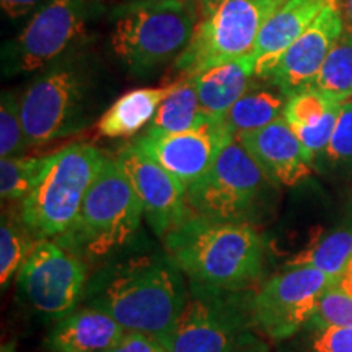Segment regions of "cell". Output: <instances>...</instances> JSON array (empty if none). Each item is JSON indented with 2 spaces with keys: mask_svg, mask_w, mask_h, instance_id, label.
Returning a JSON list of instances; mask_svg holds the SVG:
<instances>
[{
  "mask_svg": "<svg viewBox=\"0 0 352 352\" xmlns=\"http://www.w3.org/2000/svg\"><path fill=\"white\" fill-rule=\"evenodd\" d=\"M183 272L168 254H138L104 264L88 279L87 305L100 308L126 331L164 340L186 305Z\"/></svg>",
  "mask_w": 352,
  "mask_h": 352,
  "instance_id": "6da1fadb",
  "label": "cell"
},
{
  "mask_svg": "<svg viewBox=\"0 0 352 352\" xmlns=\"http://www.w3.org/2000/svg\"><path fill=\"white\" fill-rule=\"evenodd\" d=\"M164 240L165 253L196 287L252 292L264 274L266 243L252 223L192 214Z\"/></svg>",
  "mask_w": 352,
  "mask_h": 352,
  "instance_id": "7a4b0ae2",
  "label": "cell"
},
{
  "mask_svg": "<svg viewBox=\"0 0 352 352\" xmlns=\"http://www.w3.org/2000/svg\"><path fill=\"white\" fill-rule=\"evenodd\" d=\"M111 47L135 76L183 54L199 21L197 0H127L111 13Z\"/></svg>",
  "mask_w": 352,
  "mask_h": 352,
  "instance_id": "3957f363",
  "label": "cell"
},
{
  "mask_svg": "<svg viewBox=\"0 0 352 352\" xmlns=\"http://www.w3.org/2000/svg\"><path fill=\"white\" fill-rule=\"evenodd\" d=\"M144 217V208L131 179L116 158H107L103 168L83 197L82 208L59 243L83 261L113 256L134 239Z\"/></svg>",
  "mask_w": 352,
  "mask_h": 352,
  "instance_id": "277c9868",
  "label": "cell"
},
{
  "mask_svg": "<svg viewBox=\"0 0 352 352\" xmlns=\"http://www.w3.org/2000/svg\"><path fill=\"white\" fill-rule=\"evenodd\" d=\"M104 162L91 144H72L47 155L38 183L20 204L21 219L36 240L57 239L74 226Z\"/></svg>",
  "mask_w": 352,
  "mask_h": 352,
  "instance_id": "5b68a950",
  "label": "cell"
},
{
  "mask_svg": "<svg viewBox=\"0 0 352 352\" xmlns=\"http://www.w3.org/2000/svg\"><path fill=\"white\" fill-rule=\"evenodd\" d=\"M252 292L191 285L183 311L162 340L168 352H241L263 342L252 316Z\"/></svg>",
  "mask_w": 352,
  "mask_h": 352,
  "instance_id": "8992f818",
  "label": "cell"
},
{
  "mask_svg": "<svg viewBox=\"0 0 352 352\" xmlns=\"http://www.w3.org/2000/svg\"><path fill=\"white\" fill-rule=\"evenodd\" d=\"M285 0H215L199 10L195 34L176 69L195 77L215 65L253 54L267 19Z\"/></svg>",
  "mask_w": 352,
  "mask_h": 352,
  "instance_id": "52a82bcc",
  "label": "cell"
},
{
  "mask_svg": "<svg viewBox=\"0 0 352 352\" xmlns=\"http://www.w3.org/2000/svg\"><path fill=\"white\" fill-rule=\"evenodd\" d=\"M91 87L76 63L51 65L25 88L20 116L28 147L77 134L90 124Z\"/></svg>",
  "mask_w": 352,
  "mask_h": 352,
  "instance_id": "ba28073f",
  "label": "cell"
},
{
  "mask_svg": "<svg viewBox=\"0 0 352 352\" xmlns=\"http://www.w3.org/2000/svg\"><path fill=\"white\" fill-rule=\"evenodd\" d=\"M274 188L276 184L235 138L212 168L186 189V199L195 215L252 223L266 208Z\"/></svg>",
  "mask_w": 352,
  "mask_h": 352,
  "instance_id": "9c48e42d",
  "label": "cell"
},
{
  "mask_svg": "<svg viewBox=\"0 0 352 352\" xmlns=\"http://www.w3.org/2000/svg\"><path fill=\"white\" fill-rule=\"evenodd\" d=\"M340 277L310 266L287 267L270 277L253 290L254 328L276 342L290 340L310 323L320 298Z\"/></svg>",
  "mask_w": 352,
  "mask_h": 352,
  "instance_id": "30bf717a",
  "label": "cell"
},
{
  "mask_svg": "<svg viewBox=\"0 0 352 352\" xmlns=\"http://www.w3.org/2000/svg\"><path fill=\"white\" fill-rule=\"evenodd\" d=\"M87 264L57 240H38L19 272L21 294L34 310L60 320L85 296Z\"/></svg>",
  "mask_w": 352,
  "mask_h": 352,
  "instance_id": "8fae6325",
  "label": "cell"
},
{
  "mask_svg": "<svg viewBox=\"0 0 352 352\" xmlns=\"http://www.w3.org/2000/svg\"><path fill=\"white\" fill-rule=\"evenodd\" d=\"M87 12V0L44 2L25 28L3 46V74L34 72L56 60L82 34Z\"/></svg>",
  "mask_w": 352,
  "mask_h": 352,
  "instance_id": "7c38bea8",
  "label": "cell"
},
{
  "mask_svg": "<svg viewBox=\"0 0 352 352\" xmlns=\"http://www.w3.org/2000/svg\"><path fill=\"white\" fill-rule=\"evenodd\" d=\"M233 139L235 134L226 118L208 116V120L189 131L175 134L147 131L135 142L188 189L212 168Z\"/></svg>",
  "mask_w": 352,
  "mask_h": 352,
  "instance_id": "4fadbf2b",
  "label": "cell"
},
{
  "mask_svg": "<svg viewBox=\"0 0 352 352\" xmlns=\"http://www.w3.org/2000/svg\"><path fill=\"white\" fill-rule=\"evenodd\" d=\"M116 162L131 179L142 202L145 219L158 236L165 239L171 230L192 217L186 188L145 153L138 142L124 145L118 152Z\"/></svg>",
  "mask_w": 352,
  "mask_h": 352,
  "instance_id": "5bb4252c",
  "label": "cell"
},
{
  "mask_svg": "<svg viewBox=\"0 0 352 352\" xmlns=\"http://www.w3.org/2000/svg\"><path fill=\"white\" fill-rule=\"evenodd\" d=\"M342 32L344 23L341 12L336 0H331L305 32L290 44L270 78L289 98L311 88Z\"/></svg>",
  "mask_w": 352,
  "mask_h": 352,
  "instance_id": "9a60e30c",
  "label": "cell"
},
{
  "mask_svg": "<svg viewBox=\"0 0 352 352\" xmlns=\"http://www.w3.org/2000/svg\"><path fill=\"white\" fill-rule=\"evenodd\" d=\"M236 139L276 186H296L311 175L315 162L284 118Z\"/></svg>",
  "mask_w": 352,
  "mask_h": 352,
  "instance_id": "2e32d148",
  "label": "cell"
},
{
  "mask_svg": "<svg viewBox=\"0 0 352 352\" xmlns=\"http://www.w3.org/2000/svg\"><path fill=\"white\" fill-rule=\"evenodd\" d=\"M331 0H285L264 23L253 54L256 77H270L290 44L310 26Z\"/></svg>",
  "mask_w": 352,
  "mask_h": 352,
  "instance_id": "e0dca14e",
  "label": "cell"
},
{
  "mask_svg": "<svg viewBox=\"0 0 352 352\" xmlns=\"http://www.w3.org/2000/svg\"><path fill=\"white\" fill-rule=\"evenodd\" d=\"M124 331L107 311L87 305L57 320L46 346L50 352H108Z\"/></svg>",
  "mask_w": 352,
  "mask_h": 352,
  "instance_id": "ac0fdd59",
  "label": "cell"
},
{
  "mask_svg": "<svg viewBox=\"0 0 352 352\" xmlns=\"http://www.w3.org/2000/svg\"><path fill=\"white\" fill-rule=\"evenodd\" d=\"M256 76L254 54L219 64L191 77L195 80L201 108L212 118H226Z\"/></svg>",
  "mask_w": 352,
  "mask_h": 352,
  "instance_id": "d6986e66",
  "label": "cell"
},
{
  "mask_svg": "<svg viewBox=\"0 0 352 352\" xmlns=\"http://www.w3.org/2000/svg\"><path fill=\"white\" fill-rule=\"evenodd\" d=\"M176 83L162 87L135 88L111 103L98 121V132L109 139L132 138L151 124L157 109L176 88Z\"/></svg>",
  "mask_w": 352,
  "mask_h": 352,
  "instance_id": "ffe728a7",
  "label": "cell"
},
{
  "mask_svg": "<svg viewBox=\"0 0 352 352\" xmlns=\"http://www.w3.org/2000/svg\"><path fill=\"white\" fill-rule=\"evenodd\" d=\"M289 96L270 77H256L248 90L226 114V122L233 134L240 135L266 127L284 118Z\"/></svg>",
  "mask_w": 352,
  "mask_h": 352,
  "instance_id": "44dd1931",
  "label": "cell"
},
{
  "mask_svg": "<svg viewBox=\"0 0 352 352\" xmlns=\"http://www.w3.org/2000/svg\"><path fill=\"white\" fill-rule=\"evenodd\" d=\"M208 116L209 114H206L201 108L195 80L191 77H184L176 83V88L168 98L158 107L155 118L148 124L147 131L164 134L184 132L199 126L202 121L208 120Z\"/></svg>",
  "mask_w": 352,
  "mask_h": 352,
  "instance_id": "7402d4cb",
  "label": "cell"
},
{
  "mask_svg": "<svg viewBox=\"0 0 352 352\" xmlns=\"http://www.w3.org/2000/svg\"><path fill=\"white\" fill-rule=\"evenodd\" d=\"M352 258V227H341L321 235L308 248L287 261V267L310 266L340 277Z\"/></svg>",
  "mask_w": 352,
  "mask_h": 352,
  "instance_id": "603a6c76",
  "label": "cell"
},
{
  "mask_svg": "<svg viewBox=\"0 0 352 352\" xmlns=\"http://www.w3.org/2000/svg\"><path fill=\"white\" fill-rule=\"evenodd\" d=\"M36 236L26 227V223L19 214H2L0 223V284L6 290L10 287L12 279L19 274L21 266L36 245Z\"/></svg>",
  "mask_w": 352,
  "mask_h": 352,
  "instance_id": "cb8c5ba5",
  "label": "cell"
},
{
  "mask_svg": "<svg viewBox=\"0 0 352 352\" xmlns=\"http://www.w3.org/2000/svg\"><path fill=\"white\" fill-rule=\"evenodd\" d=\"M311 88L346 101L352 96V32L344 30L324 60Z\"/></svg>",
  "mask_w": 352,
  "mask_h": 352,
  "instance_id": "d4e9b609",
  "label": "cell"
},
{
  "mask_svg": "<svg viewBox=\"0 0 352 352\" xmlns=\"http://www.w3.org/2000/svg\"><path fill=\"white\" fill-rule=\"evenodd\" d=\"M47 155L44 157H7L0 160V195L2 201L23 202L38 183Z\"/></svg>",
  "mask_w": 352,
  "mask_h": 352,
  "instance_id": "484cf974",
  "label": "cell"
},
{
  "mask_svg": "<svg viewBox=\"0 0 352 352\" xmlns=\"http://www.w3.org/2000/svg\"><path fill=\"white\" fill-rule=\"evenodd\" d=\"M280 344V352H352V328L307 324L300 333Z\"/></svg>",
  "mask_w": 352,
  "mask_h": 352,
  "instance_id": "4316f807",
  "label": "cell"
},
{
  "mask_svg": "<svg viewBox=\"0 0 352 352\" xmlns=\"http://www.w3.org/2000/svg\"><path fill=\"white\" fill-rule=\"evenodd\" d=\"M28 148L20 116V100L12 91H3L0 101V155L23 157Z\"/></svg>",
  "mask_w": 352,
  "mask_h": 352,
  "instance_id": "83f0119b",
  "label": "cell"
},
{
  "mask_svg": "<svg viewBox=\"0 0 352 352\" xmlns=\"http://www.w3.org/2000/svg\"><path fill=\"white\" fill-rule=\"evenodd\" d=\"M336 103H342V101L333 98L316 88H307V90L290 96L284 111V120L289 122L290 127L314 126L323 120L324 114Z\"/></svg>",
  "mask_w": 352,
  "mask_h": 352,
  "instance_id": "f1b7e54d",
  "label": "cell"
},
{
  "mask_svg": "<svg viewBox=\"0 0 352 352\" xmlns=\"http://www.w3.org/2000/svg\"><path fill=\"white\" fill-rule=\"evenodd\" d=\"M308 324L318 328H352V296L338 280L320 298L314 318Z\"/></svg>",
  "mask_w": 352,
  "mask_h": 352,
  "instance_id": "f546056e",
  "label": "cell"
},
{
  "mask_svg": "<svg viewBox=\"0 0 352 352\" xmlns=\"http://www.w3.org/2000/svg\"><path fill=\"white\" fill-rule=\"evenodd\" d=\"M333 170H344L352 166V101L342 103L340 118L328 147L320 153Z\"/></svg>",
  "mask_w": 352,
  "mask_h": 352,
  "instance_id": "4dcf8cb0",
  "label": "cell"
},
{
  "mask_svg": "<svg viewBox=\"0 0 352 352\" xmlns=\"http://www.w3.org/2000/svg\"><path fill=\"white\" fill-rule=\"evenodd\" d=\"M344 103V101H342ZM342 103H336L329 111L324 114L323 120L316 122L314 126H303V127H292L294 132L297 134L298 140H300L303 148L308 153L311 160H316L320 153L328 147L329 140L336 127L338 118H340V111Z\"/></svg>",
  "mask_w": 352,
  "mask_h": 352,
  "instance_id": "1f68e13d",
  "label": "cell"
},
{
  "mask_svg": "<svg viewBox=\"0 0 352 352\" xmlns=\"http://www.w3.org/2000/svg\"><path fill=\"white\" fill-rule=\"evenodd\" d=\"M108 352H168L157 338L138 331H124L120 341Z\"/></svg>",
  "mask_w": 352,
  "mask_h": 352,
  "instance_id": "d6a6232c",
  "label": "cell"
},
{
  "mask_svg": "<svg viewBox=\"0 0 352 352\" xmlns=\"http://www.w3.org/2000/svg\"><path fill=\"white\" fill-rule=\"evenodd\" d=\"M44 0H0V6L7 16L10 19H20L34 8L41 7Z\"/></svg>",
  "mask_w": 352,
  "mask_h": 352,
  "instance_id": "836d02e7",
  "label": "cell"
},
{
  "mask_svg": "<svg viewBox=\"0 0 352 352\" xmlns=\"http://www.w3.org/2000/svg\"><path fill=\"white\" fill-rule=\"evenodd\" d=\"M338 8H340L344 30L352 32V0H336Z\"/></svg>",
  "mask_w": 352,
  "mask_h": 352,
  "instance_id": "e575fe53",
  "label": "cell"
},
{
  "mask_svg": "<svg viewBox=\"0 0 352 352\" xmlns=\"http://www.w3.org/2000/svg\"><path fill=\"white\" fill-rule=\"evenodd\" d=\"M338 284H340L341 287L346 290V292H349L352 296V258H351L349 264H347L346 271L342 272L340 279H338Z\"/></svg>",
  "mask_w": 352,
  "mask_h": 352,
  "instance_id": "d590c367",
  "label": "cell"
},
{
  "mask_svg": "<svg viewBox=\"0 0 352 352\" xmlns=\"http://www.w3.org/2000/svg\"><path fill=\"white\" fill-rule=\"evenodd\" d=\"M241 352H270V347H267L266 342H259V344L253 346V347H248V349L241 351Z\"/></svg>",
  "mask_w": 352,
  "mask_h": 352,
  "instance_id": "8d00e7d4",
  "label": "cell"
},
{
  "mask_svg": "<svg viewBox=\"0 0 352 352\" xmlns=\"http://www.w3.org/2000/svg\"><path fill=\"white\" fill-rule=\"evenodd\" d=\"M215 0H197V7H199V10H202V8L209 7L210 3H214Z\"/></svg>",
  "mask_w": 352,
  "mask_h": 352,
  "instance_id": "74e56055",
  "label": "cell"
}]
</instances>
